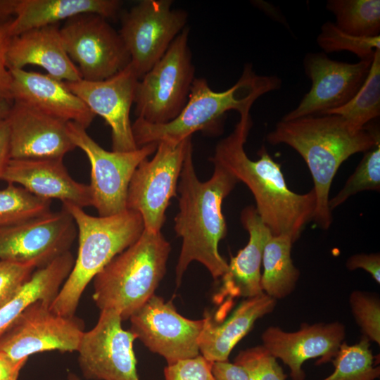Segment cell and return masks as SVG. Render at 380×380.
Here are the masks:
<instances>
[{"label":"cell","mask_w":380,"mask_h":380,"mask_svg":"<svg viewBox=\"0 0 380 380\" xmlns=\"http://www.w3.org/2000/svg\"><path fill=\"white\" fill-rule=\"evenodd\" d=\"M240 115L234 130L216 145L210 158L244 183L255 201V207L273 236L287 234L296 241L306 224L313 220L316 198L313 189L300 194L287 186L280 164L263 145L260 158L251 160L244 144L253 125L250 110Z\"/></svg>","instance_id":"1"},{"label":"cell","mask_w":380,"mask_h":380,"mask_svg":"<svg viewBox=\"0 0 380 380\" xmlns=\"http://www.w3.org/2000/svg\"><path fill=\"white\" fill-rule=\"evenodd\" d=\"M192 151L191 144L177 184L180 196L174 229L182 239L176 266L177 286L189 265L194 260L203 264L215 279L221 278L227 272L228 262L218 250L220 241L227 234L222 204L239 183L230 172L217 164H213L211 177L208 181L201 182L194 166Z\"/></svg>","instance_id":"2"},{"label":"cell","mask_w":380,"mask_h":380,"mask_svg":"<svg viewBox=\"0 0 380 380\" xmlns=\"http://www.w3.org/2000/svg\"><path fill=\"white\" fill-rule=\"evenodd\" d=\"M272 145L286 144L296 151L312 175L316 203L313 220L322 229L332 223L329 191L341 165L355 153H365L380 139L379 129H357L336 114L283 120L266 137Z\"/></svg>","instance_id":"3"},{"label":"cell","mask_w":380,"mask_h":380,"mask_svg":"<svg viewBox=\"0 0 380 380\" xmlns=\"http://www.w3.org/2000/svg\"><path fill=\"white\" fill-rule=\"evenodd\" d=\"M281 80L275 75H258L251 64H246L238 81L229 89L215 91L205 78L196 77L187 102L181 113L165 124H151L141 118L132 125L137 148L162 141L180 142L198 131L219 134L226 113L239 114L251 110L263 94L281 87Z\"/></svg>","instance_id":"4"},{"label":"cell","mask_w":380,"mask_h":380,"mask_svg":"<svg viewBox=\"0 0 380 380\" xmlns=\"http://www.w3.org/2000/svg\"><path fill=\"white\" fill-rule=\"evenodd\" d=\"M73 218L78 252L73 267L50 308L63 316H74L89 283L117 255L134 243L144 229L141 215L127 209L107 217L92 216L82 208L63 203Z\"/></svg>","instance_id":"5"},{"label":"cell","mask_w":380,"mask_h":380,"mask_svg":"<svg viewBox=\"0 0 380 380\" xmlns=\"http://www.w3.org/2000/svg\"><path fill=\"white\" fill-rule=\"evenodd\" d=\"M170 249L161 232L144 229L93 279L96 306L116 311L122 321L129 319L155 294L165 274Z\"/></svg>","instance_id":"6"},{"label":"cell","mask_w":380,"mask_h":380,"mask_svg":"<svg viewBox=\"0 0 380 380\" xmlns=\"http://www.w3.org/2000/svg\"><path fill=\"white\" fill-rule=\"evenodd\" d=\"M189 34V28L186 27L162 58L139 80L134 99L137 118L165 124L183 110L196 78Z\"/></svg>","instance_id":"7"},{"label":"cell","mask_w":380,"mask_h":380,"mask_svg":"<svg viewBox=\"0 0 380 380\" xmlns=\"http://www.w3.org/2000/svg\"><path fill=\"white\" fill-rule=\"evenodd\" d=\"M86 129L77 123L67 122L71 141L75 148L85 153L91 165L92 206L101 217L122 213L127 210L128 187L135 170L156 152L158 144L151 143L132 151H108L97 144Z\"/></svg>","instance_id":"8"},{"label":"cell","mask_w":380,"mask_h":380,"mask_svg":"<svg viewBox=\"0 0 380 380\" xmlns=\"http://www.w3.org/2000/svg\"><path fill=\"white\" fill-rule=\"evenodd\" d=\"M191 137L175 143L162 141L151 160L146 158L135 170L127 191V209L139 213L144 229L160 232L165 212L177 184Z\"/></svg>","instance_id":"9"},{"label":"cell","mask_w":380,"mask_h":380,"mask_svg":"<svg viewBox=\"0 0 380 380\" xmlns=\"http://www.w3.org/2000/svg\"><path fill=\"white\" fill-rule=\"evenodd\" d=\"M51 303L39 300L29 305L0 336V353L20 362L44 351H77L84 332L83 321L54 312Z\"/></svg>","instance_id":"10"},{"label":"cell","mask_w":380,"mask_h":380,"mask_svg":"<svg viewBox=\"0 0 380 380\" xmlns=\"http://www.w3.org/2000/svg\"><path fill=\"white\" fill-rule=\"evenodd\" d=\"M107 20L96 13H82L66 20L60 27L63 46L77 64L82 80H106L130 63L119 32Z\"/></svg>","instance_id":"11"},{"label":"cell","mask_w":380,"mask_h":380,"mask_svg":"<svg viewBox=\"0 0 380 380\" xmlns=\"http://www.w3.org/2000/svg\"><path fill=\"white\" fill-rule=\"evenodd\" d=\"M172 0H141L122 15L118 31L140 79L186 27L188 13Z\"/></svg>","instance_id":"12"},{"label":"cell","mask_w":380,"mask_h":380,"mask_svg":"<svg viewBox=\"0 0 380 380\" xmlns=\"http://www.w3.org/2000/svg\"><path fill=\"white\" fill-rule=\"evenodd\" d=\"M120 315L101 310L96 325L84 331L77 352L83 376L89 380H139L133 343L135 335L122 327Z\"/></svg>","instance_id":"13"},{"label":"cell","mask_w":380,"mask_h":380,"mask_svg":"<svg viewBox=\"0 0 380 380\" xmlns=\"http://www.w3.org/2000/svg\"><path fill=\"white\" fill-rule=\"evenodd\" d=\"M77 234L73 218L63 208L0 227V260L42 267L69 251Z\"/></svg>","instance_id":"14"},{"label":"cell","mask_w":380,"mask_h":380,"mask_svg":"<svg viewBox=\"0 0 380 380\" xmlns=\"http://www.w3.org/2000/svg\"><path fill=\"white\" fill-rule=\"evenodd\" d=\"M372 58L350 63L333 60L324 52L308 53L303 68L311 88L281 120L325 114L346 104L365 82Z\"/></svg>","instance_id":"15"},{"label":"cell","mask_w":380,"mask_h":380,"mask_svg":"<svg viewBox=\"0 0 380 380\" xmlns=\"http://www.w3.org/2000/svg\"><path fill=\"white\" fill-rule=\"evenodd\" d=\"M130 331L167 365L199 355L198 338L203 319L182 316L171 301L153 295L130 318Z\"/></svg>","instance_id":"16"},{"label":"cell","mask_w":380,"mask_h":380,"mask_svg":"<svg viewBox=\"0 0 380 380\" xmlns=\"http://www.w3.org/2000/svg\"><path fill=\"white\" fill-rule=\"evenodd\" d=\"M139 78L129 63L113 76L100 81L64 82L91 111L103 118L111 129L112 148L126 152L137 149L130 110Z\"/></svg>","instance_id":"17"},{"label":"cell","mask_w":380,"mask_h":380,"mask_svg":"<svg viewBox=\"0 0 380 380\" xmlns=\"http://www.w3.org/2000/svg\"><path fill=\"white\" fill-rule=\"evenodd\" d=\"M241 222L249 234L246 246L231 258L227 272L220 278L221 285L213 301L218 306L212 316L216 322L222 321L239 298H249L262 293L261 272L265 246L272 235L254 206L241 213Z\"/></svg>","instance_id":"18"},{"label":"cell","mask_w":380,"mask_h":380,"mask_svg":"<svg viewBox=\"0 0 380 380\" xmlns=\"http://www.w3.org/2000/svg\"><path fill=\"white\" fill-rule=\"evenodd\" d=\"M345 336V326L338 322L303 323L293 332L270 326L263 331L262 341L273 356L289 366L292 380H304L303 362L313 358H319L317 365L331 362Z\"/></svg>","instance_id":"19"},{"label":"cell","mask_w":380,"mask_h":380,"mask_svg":"<svg viewBox=\"0 0 380 380\" xmlns=\"http://www.w3.org/2000/svg\"><path fill=\"white\" fill-rule=\"evenodd\" d=\"M11 159L63 158L75 146L67 122L19 101H13L6 117Z\"/></svg>","instance_id":"20"},{"label":"cell","mask_w":380,"mask_h":380,"mask_svg":"<svg viewBox=\"0 0 380 380\" xmlns=\"http://www.w3.org/2000/svg\"><path fill=\"white\" fill-rule=\"evenodd\" d=\"M13 101H19L55 118L72 122L87 129L95 115L63 81L49 75L9 70Z\"/></svg>","instance_id":"21"},{"label":"cell","mask_w":380,"mask_h":380,"mask_svg":"<svg viewBox=\"0 0 380 380\" xmlns=\"http://www.w3.org/2000/svg\"><path fill=\"white\" fill-rule=\"evenodd\" d=\"M1 179L18 184L40 198H56L82 208L92 206L89 185L73 179L63 158L10 159Z\"/></svg>","instance_id":"22"},{"label":"cell","mask_w":380,"mask_h":380,"mask_svg":"<svg viewBox=\"0 0 380 380\" xmlns=\"http://www.w3.org/2000/svg\"><path fill=\"white\" fill-rule=\"evenodd\" d=\"M9 70L27 65L43 68L48 75L63 82L82 80L77 65L62 42L58 23L32 29L11 37L6 53Z\"/></svg>","instance_id":"23"},{"label":"cell","mask_w":380,"mask_h":380,"mask_svg":"<svg viewBox=\"0 0 380 380\" xmlns=\"http://www.w3.org/2000/svg\"><path fill=\"white\" fill-rule=\"evenodd\" d=\"M275 299L262 293L244 299L225 320L213 321L207 312L198 338L201 355L213 362L228 361L234 346L251 330L255 322L272 312Z\"/></svg>","instance_id":"24"},{"label":"cell","mask_w":380,"mask_h":380,"mask_svg":"<svg viewBox=\"0 0 380 380\" xmlns=\"http://www.w3.org/2000/svg\"><path fill=\"white\" fill-rule=\"evenodd\" d=\"M122 5L119 0H18L15 15L8 23V32L13 37L87 13L115 19Z\"/></svg>","instance_id":"25"},{"label":"cell","mask_w":380,"mask_h":380,"mask_svg":"<svg viewBox=\"0 0 380 380\" xmlns=\"http://www.w3.org/2000/svg\"><path fill=\"white\" fill-rule=\"evenodd\" d=\"M74 263L75 258L69 251L34 271L16 295L0 308V336L33 303L39 300L53 302L70 274Z\"/></svg>","instance_id":"26"},{"label":"cell","mask_w":380,"mask_h":380,"mask_svg":"<svg viewBox=\"0 0 380 380\" xmlns=\"http://www.w3.org/2000/svg\"><path fill=\"white\" fill-rule=\"evenodd\" d=\"M293 243L289 235H272L263 250L261 288L263 293L275 300L291 294L300 277L291 255Z\"/></svg>","instance_id":"27"},{"label":"cell","mask_w":380,"mask_h":380,"mask_svg":"<svg viewBox=\"0 0 380 380\" xmlns=\"http://www.w3.org/2000/svg\"><path fill=\"white\" fill-rule=\"evenodd\" d=\"M325 114L342 117L357 129L380 115V49L374 51L371 67L361 87L353 99L344 106Z\"/></svg>","instance_id":"28"},{"label":"cell","mask_w":380,"mask_h":380,"mask_svg":"<svg viewBox=\"0 0 380 380\" xmlns=\"http://www.w3.org/2000/svg\"><path fill=\"white\" fill-rule=\"evenodd\" d=\"M326 9L342 31L358 37L379 36V0H328Z\"/></svg>","instance_id":"29"},{"label":"cell","mask_w":380,"mask_h":380,"mask_svg":"<svg viewBox=\"0 0 380 380\" xmlns=\"http://www.w3.org/2000/svg\"><path fill=\"white\" fill-rule=\"evenodd\" d=\"M331 362L334 371L322 380H374L380 375L379 366H374L370 341L365 336L353 345L343 341Z\"/></svg>","instance_id":"30"},{"label":"cell","mask_w":380,"mask_h":380,"mask_svg":"<svg viewBox=\"0 0 380 380\" xmlns=\"http://www.w3.org/2000/svg\"><path fill=\"white\" fill-rule=\"evenodd\" d=\"M51 200L13 184L0 190V227L15 224L50 212Z\"/></svg>","instance_id":"31"},{"label":"cell","mask_w":380,"mask_h":380,"mask_svg":"<svg viewBox=\"0 0 380 380\" xmlns=\"http://www.w3.org/2000/svg\"><path fill=\"white\" fill-rule=\"evenodd\" d=\"M380 189V139L369 150L346 181L342 189L329 201L331 211L350 196L363 191Z\"/></svg>","instance_id":"32"},{"label":"cell","mask_w":380,"mask_h":380,"mask_svg":"<svg viewBox=\"0 0 380 380\" xmlns=\"http://www.w3.org/2000/svg\"><path fill=\"white\" fill-rule=\"evenodd\" d=\"M317 43L326 54L346 51L355 54L360 60L372 59L375 50L380 49V35L355 37L340 30L334 23L327 21L321 26Z\"/></svg>","instance_id":"33"},{"label":"cell","mask_w":380,"mask_h":380,"mask_svg":"<svg viewBox=\"0 0 380 380\" xmlns=\"http://www.w3.org/2000/svg\"><path fill=\"white\" fill-rule=\"evenodd\" d=\"M355 321L360 328L362 336L380 344V300L375 294L353 291L349 298Z\"/></svg>","instance_id":"34"},{"label":"cell","mask_w":380,"mask_h":380,"mask_svg":"<svg viewBox=\"0 0 380 380\" xmlns=\"http://www.w3.org/2000/svg\"><path fill=\"white\" fill-rule=\"evenodd\" d=\"M234 363L241 367L249 380H286L287 375L262 345L241 351Z\"/></svg>","instance_id":"35"},{"label":"cell","mask_w":380,"mask_h":380,"mask_svg":"<svg viewBox=\"0 0 380 380\" xmlns=\"http://www.w3.org/2000/svg\"><path fill=\"white\" fill-rule=\"evenodd\" d=\"M35 269L32 263L0 260V308L16 295Z\"/></svg>","instance_id":"36"},{"label":"cell","mask_w":380,"mask_h":380,"mask_svg":"<svg viewBox=\"0 0 380 380\" xmlns=\"http://www.w3.org/2000/svg\"><path fill=\"white\" fill-rule=\"evenodd\" d=\"M213 364L202 355L179 360L165 367V380H217Z\"/></svg>","instance_id":"37"},{"label":"cell","mask_w":380,"mask_h":380,"mask_svg":"<svg viewBox=\"0 0 380 380\" xmlns=\"http://www.w3.org/2000/svg\"><path fill=\"white\" fill-rule=\"evenodd\" d=\"M8 23L0 25V99L13 101L12 76L6 63V53L11 39L8 32Z\"/></svg>","instance_id":"38"},{"label":"cell","mask_w":380,"mask_h":380,"mask_svg":"<svg viewBox=\"0 0 380 380\" xmlns=\"http://www.w3.org/2000/svg\"><path fill=\"white\" fill-rule=\"evenodd\" d=\"M346 267L349 270L362 269L367 271L376 283H380V255L379 253L355 254L348 258Z\"/></svg>","instance_id":"39"},{"label":"cell","mask_w":380,"mask_h":380,"mask_svg":"<svg viewBox=\"0 0 380 380\" xmlns=\"http://www.w3.org/2000/svg\"><path fill=\"white\" fill-rule=\"evenodd\" d=\"M212 370L217 380H249L241 367L228 361L213 362Z\"/></svg>","instance_id":"40"},{"label":"cell","mask_w":380,"mask_h":380,"mask_svg":"<svg viewBox=\"0 0 380 380\" xmlns=\"http://www.w3.org/2000/svg\"><path fill=\"white\" fill-rule=\"evenodd\" d=\"M10 159L9 127L4 119L0 121V179Z\"/></svg>","instance_id":"41"},{"label":"cell","mask_w":380,"mask_h":380,"mask_svg":"<svg viewBox=\"0 0 380 380\" xmlns=\"http://www.w3.org/2000/svg\"><path fill=\"white\" fill-rule=\"evenodd\" d=\"M26 362H15L0 353V380H18Z\"/></svg>","instance_id":"42"},{"label":"cell","mask_w":380,"mask_h":380,"mask_svg":"<svg viewBox=\"0 0 380 380\" xmlns=\"http://www.w3.org/2000/svg\"><path fill=\"white\" fill-rule=\"evenodd\" d=\"M18 0H0V25L11 21L15 16Z\"/></svg>","instance_id":"43"},{"label":"cell","mask_w":380,"mask_h":380,"mask_svg":"<svg viewBox=\"0 0 380 380\" xmlns=\"http://www.w3.org/2000/svg\"><path fill=\"white\" fill-rule=\"evenodd\" d=\"M12 103L13 101L0 99V121L6 118Z\"/></svg>","instance_id":"44"},{"label":"cell","mask_w":380,"mask_h":380,"mask_svg":"<svg viewBox=\"0 0 380 380\" xmlns=\"http://www.w3.org/2000/svg\"><path fill=\"white\" fill-rule=\"evenodd\" d=\"M68 380H80V379L75 374L69 372L68 374Z\"/></svg>","instance_id":"45"}]
</instances>
